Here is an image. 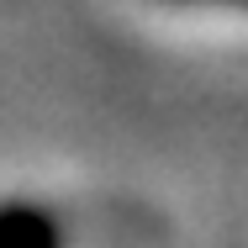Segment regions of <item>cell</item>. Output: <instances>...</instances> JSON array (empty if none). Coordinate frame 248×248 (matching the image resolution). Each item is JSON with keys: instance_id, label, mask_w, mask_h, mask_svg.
I'll list each match as a JSON object with an SVG mask.
<instances>
[{"instance_id": "2", "label": "cell", "mask_w": 248, "mask_h": 248, "mask_svg": "<svg viewBox=\"0 0 248 248\" xmlns=\"http://www.w3.org/2000/svg\"><path fill=\"white\" fill-rule=\"evenodd\" d=\"M158 5H222V11H232L238 0H158Z\"/></svg>"}, {"instance_id": "1", "label": "cell", "mask_w": 248, "mask_h": 248, "mask_svg": "<svg viewBox=\"0 0 248 248\" xmlns=\"http://www.w3.org/2000/svg\"><path fill=\"white\" fill-rule=\"evenodd\" d=\"M0 248H69L63 217L43 196L11 190L0 196Z\"/></svg>"}]
</instances>
